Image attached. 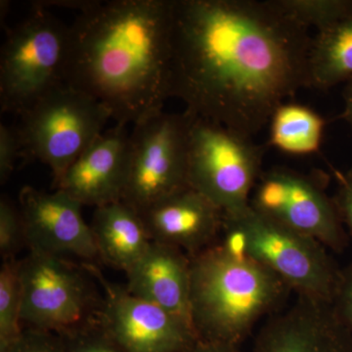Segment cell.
<instances>
[{"label": "cell", "instance_id": "23", "mask_svg": "<svg viewBox=\"0 0 352 352\" xmlns=\"http://www.w3.org/2000/svg\"><path fill=\"white\" fill-rule=\"evenodd\" d=\"M65 352H126L101 327L99 322L62 335Z\"/></svg>", "mask_w": 352, "mask_h": 352}, {"label": "cell", "instance_id": "12", "mask_svg": "<svg viewBox=\"0 0 352 352\" xmlns=\"http://www.w3.org/2000/svg\"><path fill=\"white\" fill-rule=\"evenodd\" d=\"M82 207L61 190L51 193L31 186L21 190L19 208L30 252L87 261L99 258Z\"/></svg>", "mask_w": 352, "mask_h": 352}, {"label": "cell", "instance_id": "24", "mask_svg": "<svg viewBox=\"0 0 352 352\" xmlns=\"http://www.w3.org/2000/svg\"><path fill=\"white\" fill-rule=\"evenodd\" d=\"M7 352H65L61 335L34 328H24Z\"/></svg>", "mask_w": 352, "mask_h": 352}, {"label": "cell", "instance_id": "16", "mask_svg": "<svg viewBox=\"0 0 352 352\" xmlns=\"http://www.w3.org/2000/svg\"><path fill=\"white\" fill-rule=\"evenodd\" d=\"M126 276L129 293L163 308L193 329L190 256L185 252L152 241Z\"/></svg>", "mask_w": 352, "mask_h": 352}, {"label": "cell", "instance_id": "4", "mask_svg": "<svg viewBox=\"0 0 352 352\" xmlns=\"http://www.w3.org/2000/svg\"><path fill=\"white\" fill-rule=\"evenodd\" d=\"M220 235L217 242L265 266L300 298L333 303L342 271L320 243L263 217L251 205L223 214Z\"/></svg>", "mask_w": 352, "mask_h": 352}, {"label": "cell", "instance_id": "20", "mask_svg": "<svg viewBox=\"0 0 352 352\" xmlns=\"http://www.w3.org/2000/svg\"><path fill=\"white\" fill-rule=\"evenodd\" d=\"M19 261H3L0 270V352H7L24 330Z\"/></svg>", "mask_w": 352, "mask_h": 352}, {"label": "cell", "instance_id": "6", "mask_svg": "<svg viewBox=\"0 0 352 352\" xmlns=\"http://www.w3.org/2000/svg\"><path fill=\"white\" fill-rule=\"evenodd\" d=\"M188 115L189 186L224 214L244 210L263 175L265 147L219 122Z\"/></svg>", "mask_w": 352, "mask_h": 352}, {"label": "cell", "instance_id": "18", "mask_svg": "<svg viewBox=\"0 0 352 352\" xmlns=\"http://www.w3.org/2000/svg\"><path fill=\"white\" fill-rule=\"evenodd\" d=\"M352 76V11L337 24L317 32L307 62V88L328 90Z\"/></svg>", "mask_w": 352, "mask_h": 352}, {"label": "cell", "instance_id": "7", "mask_svg": "<svg viewBox=\"0 0 352 352\" xmlns=\"http://www.w3.org/2000/svg\"><path fill=\"white\" fill-rule=\"evenodd\" d=\"M111 119L98 101L64 83L21 115V156L50 166L55 186Z\"/></svg>", "mask_w": 352, "mask_h": 352}, {"label": "cell", "instance_id": "17", "mask_svg": "<svg viewBox=\"0 0 352 352\" xmlns=\"http://www.w3.org/2000/svg\"><path fill=\"white\" fill-rule=\"evenodd\" d=\"M90 227L99 258L126 273L152 243L142 217L122 201L95 208Z\"/></svg>", "mask_w": 352, "mask_h": 352}, {"label": "cell", "instance_id": "9", "mask_svg": "<svg viewBox=\"0 0 352 352\" xmlns=\"http://www.w3.org/2000/svg\"><path fill=\"white\" fill-rule=\"evenodd\" d=\"M189 115L162 112L134 124L122 201L139 214L188 184Z\"/></svg>", "mask_w": 352, "mask_h": 352}, {"label": "cell", "instance_id": "10", "mask_svg": "<svg viewBox=\"0 0 352 352\" xmlns=\"http://www.w3.org/2000/svg\"><path fill=\"white\" fill-rule=\"evenodd\" d=\"M250 205L263 217L333 251L346 247L347 236L335 201L311 176L282 166L264 171Z\"/></svg>", "mask_w": 352, "mask_h": 352}, {"label": "cell", "instance_id": "25", "mask_svg": "<svg viewBox=\"0 0 352 352\" xmlns=\"http://www.w3.org/2000/svg\"><path fill=\"white\" fill-rule=\"evenodd\" d=\"M21 153L22 146L17 127L8 126L2 122L0 124V182L2 185L10 177Z\"/></svg>", "mask_w": 352, "mask_h": 352}, {"label": "cell", "instance_id": "21", "mask_svg": "<svg viewBox=\"0 0 352 352\" xmlns=\"http://www.w3.org/2000/svg\"><path fill=\"white\" fill-rule=\"evenodd\" d=\"M280 12L300 27L322 32L352 11V0H272Z\"/></svg>", "mask_w": 352, "mask_h": 352}, {"label": "cell", "instance_id": "27", "mask_svg": "<svg viewBox=\"0 0 352 352\" xmlns=\"http://www.w3.org/2000/svg\"><path fill=\"white\" fill-rule=\"evenodd\" d=\"M335 175L338 180V193L333 201L342 224L346 226L352 238V170L346 173L336 170Z\"/></svg>", "mask_w": 352, "mask_h": 352}, {"label": "cell", "instance_id": "28", "mask_svg": "<svg viewBox=\"0 0 352 352\" xmlns=\"http://www.w3.org/2000/svg\"><path fill=\"white\" fill-rule=\"evenodd\" d=\"M187 352H240L239 346L214 342H198Z\"/></svg>", "mask_w": 352, "mask_h": 352}, {"label": "cell", "instance_id": "8", "mask_svg": "<svg viewBox=\"0 0 352 352\" xmlns=\"http://www.w3.org/2000/svg\"><path fill=\"white\" fill-rule=\"evenodd\" d=\"M22 323L66 335L99 321L102 295L87 266L30 252L19 261Z\"/></svg>", "mask_w": 352, "mask_h": 352}, {"label": "cell", "instance_id": "11", "mask_svg": "<svg viewBox=\"0 0 352 352\" xmlns=\"http://www.w3.org/2000/svg\"><path fill=\"white\" fill-rule=\"evenodd\" d=\"M102 289L99 324L126 352H187L200 342L193 329L170 312L110 283L87 263Z\"/></svg>", "mask_w": 352, "mask_h": 352}, {"label": "cell", "instance_id": "14", "mask_svg": "<svg viewBox=\"0 0 352 352\" xmlns=\"http://www.w3.org/2000/svg\"><path fill=\"white\" fill-rule=\"evenodd\" d=\"M254 352H352V336L333 303L298 298L264 325Z\"/></svg>", "mask_w": 352, "mask_h": 352}, {"label": "cell", "instance_id": "22", "mask_svg": "<svg viewBox=\"0 0 352 352\" xmlns=\"http://www.w3.org/2000/svg\"><path fill=\"white\" fill-rule=\"evenodd\" d=\"M25 245L24 223L20 208L6 196L0 200V254L3 261L15 259Z\"/></svg>", "mask_w": 352, "mask_h": 352}, {"label": "cell", "instance_id": "19", "mask_svg": "<svg viewBox=\"0 0 352 352\" xmlns=\"http://www.w3.org/2000/svg\"><path fill=\"white\" fill-rule=\"evenodd\" d=\"M270 145L294 156L319 151L326 120L309 107L284 103L271 117Z\"/></svg>", "mask_w": 352, "mask_h": 352}, {"label": "cell", "instance_id": "13", "mask_svg": "<svg viewBox=\"0 0 352 352\" xmlns=\"http://www.w3.org/2000/svg\"><path fill=\"white\" fill-rule=\"evenodd\" d=\"M131 133L116 124L76 160L55 185L82 206L98 208L122 201L129 171Z\"/></svg>", "mask_w": 352, "mask_h": 352}, {"label": "cell", "instance_id": "5", "mask_svg": "<svg viewBox=\"0 0 352 352\" xmlns=\"http://www.w3.org/2000/svg\"><path fill=\"white\" fill-rule=\"evenodd\" d=\"M69 28L43 6L7 32L0 60L2 112L22 115L64 85Z\"/></svg>", "mask_w": 352, "mask_h": 352}, {"label": "cell", "instance_id": "26", "mask_svg": "<svg viewBox=\"0 0 352 352\" xmlns=\"http://www.w3.org/2000/svg\"><path fill=\"white\" fill-rule=\"evenodd\" d=\"M333 305L340 320L352 336V263L342 271Z\"/></svg>", "mask_w": 352, "mask_h": 352}, {"label": "cell", "instance_id": "2", "mask_svg": "<svg viewBox=\"0 0 352 352\" xmlns=\"http://www.w3.org/2000/svg\"><path fill=\"white\" fill-rule=\"evenodd\" d=\"M175 0L87 1L69 25L64 83L116 124H136L170 98Z\"/></svg>", "mask_w": 352, "mask_h": 352}, {"label": "cell", "instance_id": "3", "mask_svg": "<svg viewBox=\"0 0 352 352\" xmlns=\"http://www.w3.org/2000/svg\"><path fill=\"white\" fill-rule=\"evenodd\" d=\"M191 320L200 342L239 346L288 287L254 259L215 242L190 256Z\"/></svg>", "mask_w": 352, "mask_h": 352}, {"label": "cell", "instance_id": "1", "mask_svg": "<svg viewBox=\"0 0 352 352\" xmlns=\"http://www.w3.org/2000/svg\"><path fill=\"white\" fill-rule=\"evenodd\" d=\"M311 41L272 0H175L170 98L254 138L307 87Z\"/></svg>", "mask_w": 352, "mask_h": 352}, {"label": "cell", "instance_id": "29", "mask_svg": "<svg viewBox=\"0 0 352 352\" xmlns=\"http://www.w3.org/2000/svg\"><path fill=\"white\" fill-rule=\"evenodd\" d=\"M346 82L344 91V109L340 118L352 129V76Z\"/></svg>", "mask_w": 352, "mask_h": 352}, {"label": "cell", "instance_id": "15", "mask_svg": "<svg viewBox=\"0 0 352 352\" xmlns=\"http://www.w3.org/2000/svg\"><path fill=\"white\" fill-rule=\"evenodd\" d=\"M153 242L192 256L219 240L223 212L188 186L164 197L140 214Z\"/></svg>", "mask_w": 352, "mask_h": 352}]
</instances>
